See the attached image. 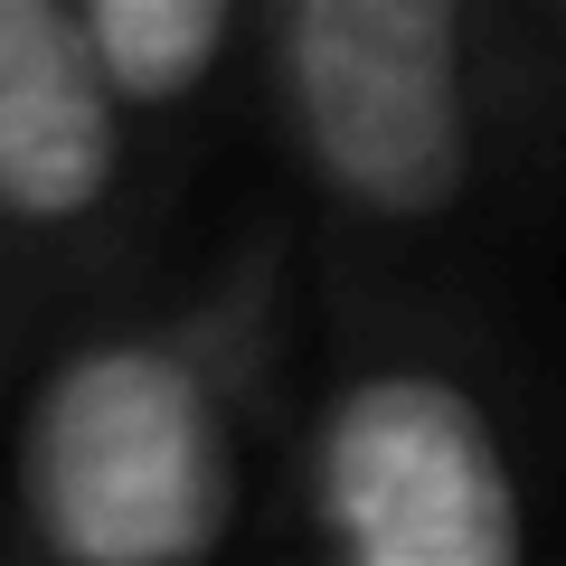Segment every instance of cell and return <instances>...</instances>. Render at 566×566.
Returning a JSON list of instances; mask_svg holds the SVG:
<instances>
[{"instance_id":"2","label":"cell","mask_w":566,"mask_h":566,"mask_svg":"<svg viewBox=\"0 0 566 566\" xmlns=\"http://www.w3.org/2000/svg\"><path fill=\"white\" fill-rule=\"evenodd\" d=\"M491 0H274L255 85L283 161L331 227L368 245H444L528 151L557 66Z\"/></svg>"},{"instance_id":"5","label":"cell","mask_w":566,"mask_h":566,"mask_svg":"<svg viewBox=\"0 0 566 566\" xmlns=\"http://www.w3.org/2000/svg\"><path fill=\"white\" fill-rule=\"evenodd\" d=\"M76 20L123 123L161 133V123L199 114L237 76V57H255L264 10H245V0H76Z\"/></svg>"},{"instance_id":"4","label":"cell","mask_w":566,"mask_h":566,"mask_svg":"<svg viewBox=\"0 0 566 566\" xmlns=\"http://www.w3.org/2000/svg\"><path fill=\"white\" fill-rule=\"evenodd\" d=\"M133 189V123L76 0H0V227L76 245Z\"/></svg>"},{"instance_id":"3","label":"cell","mask_w":566,"mask_h":566,"mask_svg":"<svg viewBox=\"0 0 566 566\" xmlns=\"http://www.w3.org/2000/svg\"><path fill=\"white\" fill-rule=\"evenodd\" d=\"M312 566H538V491L501 387L434 340L359 349L303 416Z\"/></svg>"},{"instance_id":"1","label":"cell","mask_w":566,"mask_h":566,"mask_svg":"<svg viewBox=\"0 0 566 566\" xmlns=\"http://www.w3.org/2000/svg\"><path fill=\"white\" fill-rule=\"evenodd\" d=\"M293 245L245 237L161 322H114L39 378L10 491L39 566H218L245 520V434L274 378Z\"/></svg>"}]
</instances>
